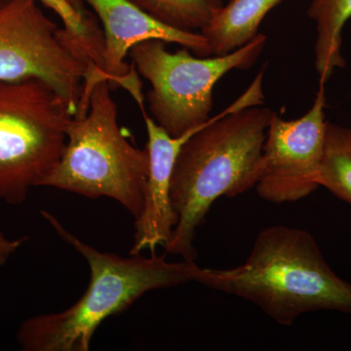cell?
Instances as JSON below:
<instances>
[{
    "instance_id": "17",
    "label": "cell",
    "mask_w": 351,
    "mask_h": 351,
    "mask_svg": "<svg viewBox=\"0 0 351 351\" xmlns=\"http://www.w3.org/2000/svg\"><path fill=\"white\" fill-rule=\"evenodd\" d=\"M71 1H73L75 4L80 3V0H71Z\"/></svg>"
},
{
    "instance_id": "10",
    "label": "cell",
    "mask_w": 351,
    "mask_h": 351,
    "mask_svg": "<svg viewBox=\"0 0 351 351\" xmlns=\"http://www.w3.org/2000/svg\"><path fill=\"white\" fill-rule=\"evenodd\" d=\"M142 114L147 133L145 149L149 152V171L143 209L135 219L130 255H138L144 251L154 254L159 246L165 248L170 241L178 221L171 202V179L176 159L184 143L205 124L180 137H171L145 110Z\"/></svg>"
},
{
    "instance_id": "14",
    "label": "cell",
    "mask_w": 351,
    "mask_h": 351,
    "mask_svg": "<svg viewBox=\"0 0 351 351\" xmlns=\"http://www.w3.org/2000/svg\"><path fill=\"white\" fill-rule=\"evenodd\" d=\"M318 184L351 205V128L327 122Z\"/></svg>"
},
{
    "instance_id": "7",
    "label": "cell",
    "mask_w": 351,
    "mask_h": 351,
    "mask_svg": "<svg viewBox=\"0 0 351 351\" xmlns=\"http://www.w3.org/2000/svg\"><path fill=\"white\" fill-rule=\"evenodd\" d=\"M58 31L36 0H0V82L38 78L68 101L75 117L87 66L61 43Z\"/></svg>"
},
{
    "instance_id": "6",
    "label": "cell",
    "mask_w": 351,
    "mask_h": 351,
    "mask_svg": "<svg viewBox=\"0 0 351 351\" xmlns=\"http://www.w3.org/2000/svg\"><path fill=\"white\" fill-rule=\"evenodd\" d=\"M265 43L267 36L258 34L223 56L195 57L186 48L171 53L164 41L149 39L135 44L128 55L151 84L145 99L152 120L171 137H180L211 119L215 85L234 69H250Z\"/></svg>"
},
{
    "instance_id": "12",
    "label": "cell",
    "mask_w": 351,
    "mask_h": 351,
    "mask_svg": "<svg viewBox=\"0 0 351 351\" xmlns=\"http://www.w3.org/2000/svg\"><path fill=\"white\" fill-rule=\"evenodd\" d=\"M282 0H230L215 14L201 31L212 56H223L239 49L258 36V27Z\"/></svg>"
},
{
    "instance_id": "1",
    "label": "cell",
    "mask_w": 351,
    "mask_h": 351,
    "mask_svg": "<svg viewBox=\"0 0 351 351\" xmlns=\"http://www.w3.org/2000/svg\"><path fill=\"white\" fill-rule=\"evenodd\" d=\"M263 78L261 71L240 98L182 145L171 179V202L178 221L165 246L167 253L195 261V233L215 201L242 195L257 184L263 145L276 114L261 107Z\"/></svg>"
},
{
    "instance_id": "8",
    "label": "cell",
    "mask_w": 351,
    "mask_h": 351,
    "mask_svg": "<svg viewBox=\"0 0 351 351\" xmlns=\"http://www.w3.org/2000/svg\"><path fill=\"white\" fill-rule=\"evenodd\" d=\"M319 84L313 107L304 117L284 120L276 113L270 122L255 186L263 200L295 202L319 188L328 122L325 83Z\"/></svg>"
},
{
    "instance_id": "13",
    "label": "cell",
    "mask_w": 351,
    "mask_h": 351,
    "mask_svg": "<svg viewBox=\"0 0 351 351\" xmlns=\"http://www.w3.org/2000/svg\"><path fill=\"white\" fill-rule=\"evenodd\" d=\"M307 15L316 25V71L319 83H326L346 64L341 45L343 29L351 19V0H311Z\"/></svg>"
},
{
    "instance_id": "11",
    "label": "cell",
    "mask_w": 351,
    "mask_h": 351,
    "mask_svg": "<svg viewBox=\"0 0 351 351\" xmlns=\"http://www.w3.org/2000/svg\"><path fill=\"white\" fill-rule=\"evenodd\" d=\"M36 1L54 11L63 22L64 27L58 31V38L78 61L87 66L84 87L91 90L97 82L107 80L104 63L105 38L97 16L88 10H80L71 0Z\"/></svg>"
},
{
    "instance_id": "15",
    "label": "cell",
    "mask_w": 351,
    "mask_h": 351,
    "mask_svg": "<svg viewBox=\"0 0 351 351\" xmlns=\"http://www.w3.org/2000/svg\"><path fill=\"white\" fill-rule=\"evenodd\" d=\"M161 24L200 32L223 6V0H129Z\"/></svg>"
},
{
    "instance_id": "2",
    "label": "cell",
    "mask_w": 351,
    "mask_h": 351,
    "mask_svg": "<svg viewBox=\"0 0 351 351\" xmlns=\"http://www.w3.org/2000/svg\"><path fill=\"white\" fill-rule=\"evenodd\" d=\"M41 216L64 241L86 260L90 283L82 297L61 313L25 319L17 332L24 351H88L97 329L112 316L123 313L142 295L156 289L199 280L202 267L195 261L171 263L166 256L149 257L99 251L76 237L47 211Z\"/></svg>"
},
{
    "instance_id": "5",
    "label": "cell",
    "mask_w": 351,
    "mask_h": 351,
    "mask_svg": "<svg viewBox=\"0 0 351 351\" xmlns=\"http://www.w3.org/2000/svg\"><path fill=\"white\" fill-rule=\"evenodd\" d=\"M68 101L38 78L0 82V198L22 204L43 186L66 144Z\"/></svg>"
},
{
    "instance_id": "16",
    "label": "cell",
    "mask_w": 351,
    "mask_h": 351,
    "mask_svg": "<svg viewBox=\"0 0 351 351\" xmlns=\"http://www.w3.org/2000/svg\"><path fill=\"white\" fill-rule=\"evenodd\" d=\"M27 239V237H19L16 239H8L0 230V267H3L8 262L9 258L19 250Z\"/></svg>"
},
{
    "instance_id": "9",
    "label": "cell",
    "mask_w": 351,
    "mask_h": 351,
    "mask_svg": "<svg viewBox=\"0 0 351 351\" xmlns=\"http://www.w3.org/2000/svg\"><path fill=\"white\" fill-rule=\"evenodd\" d=\"M93 9L103 25L105 38L104 63L108 82L126 90L145 110V96L135 66L125 62L135 44L149 39L176 43L199 57L212 56L207 38L201 32L178 31L161 24L129 0H82Z\"/></svg>"
},
{
    "instance_id": "3",
    "label": "cell",
    "mask_w": 351,
    "mask_h": 351,
    "mask_svg": "<svg viewBox=\"0 0 351 351\" xmlns=\"http://www.w3.org/2000/svg\"><path fill=\"white\" fill-rule=\"evenodd\" d=\"M198 283L253 302L283 326L311 311L351 314V284L332 271L313 235L299 228H265L244 263L203 269Z\"/></svg>"
},
{
    "instance_id": "4",
    "label": "cell",
    "mask_w": 351,
    "mask_h": 351,
    "mask_svg": "<svg viewBox=\"0 0 351 351\" xmlns=\"http://www.w3.org/2000/svg\"><path fill=\"white\" fill-rule=\"evenodd\" d=\"M117 115L110 82H97L86 114L69 122L63 154L43 186L93 199L112 198L136 219L144 204L149 152L131 144Z\"/></svg>"
}]
</instances>
